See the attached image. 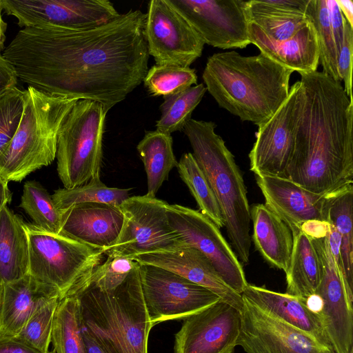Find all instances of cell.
Masks as SVG:
<instances>
[{"label": "cell", "instance_id": "1", "mask_svg": "<svg viewBox=\"0 0 353 353\" xmlns=\"http://www.w3.org/2000/svg\"><path fill=\"white\" fill-rule=\"evenodd\" d=\"M146 14L130 10L104 25L25 27L3 51L18 79L43 92L95 101L107 113L148 70Z\"/></svg>", "mask_w": 353, "mask_h": 353}, {"label": "cell", "instance_id": "2", "mask_svg": "<svg viewBox=\"0 0 353 353\" xmlns=\"http://www.w3.org/2000/svg\"><path fill=\"white\" fill-rule=\"evenodd\" d=\"M302 107L285 178L316 194L353 184V101L325 72L302 73Z\"/></svg>", "mask_w": 353, "mask_h": 353}, {"label": "cell", "instance_id": "3", "mask_svg": "<svg viewBox=\"0 0 353 353\" xmlns=\"http://www.w3.org/2000/svg\"><path fill=\"white\" fill-rule=\"evenodd\" d=\"M293 72L261 52L245 57L232 50L209 57L202 78L221 108L259 126L287 99Z\"/></svg>", "mask_w": 353, "mask_h": 353}, {"label": "cell", "instance_id": "4", "mask_svg": "<svg viewBox=\"0 0 353 353\" xmlns=\"http://www.w3.org/2000/svg\"><path fill=\"white\" fill-rule=\"evenodd\" d=\"M139 265L112 292L85 284L71 295L79 300L82 328L105 353H148L153 326L143 299Z\"/></svg>", "mask_w": 353, "mask_h": 353}, {"label": "cell", "instance_id": "5", "mask_svg": "<svg viewBox=\"0 0 353 353\" xmlns=\"http://www.w3.org/2000/svg\"><path fill=\"white\" fill-rule=\"evenodd\" d=\"M212 121L190 119L183 131L217 200L230 245L241 264L250 261V210L247 190L234 155Z\"/></svg>", "mask_w": 353, "mask_h": 353}, {"label": "cell", "instance_id": "6", "mask_svg": "<svg viewBox=\"0 0 353 353\" xmlns=\"http://www.w3.org/2000/svg\"><path fill=\"white\" fill-rule=\"evenodd\" d=\"M18 128L0 157V179L8 183L55 159L59 134L77 99L53 95L28 86Z\"/></svg>", "mask_w": 353, "mask_h": 353}, {"label": "cell", "instance_id": "7", "mask_svg": "<svg viewBox=\"0 0 353 353\" xmlns=\"http://www.w3.org/2000/svg\"><path fill=\"white\" fill-rule=\"evenodd\" d=\"M29 241V272L56 288L61 299L72 295L102 263L103 250L61 233L25 223Z\"/></svg>", "mask_w": 353, "mask_h": 353}, {"label": "cell", "instance_id": "8", "mask_svg": "<svg viewBox=\"0 0 353 353\" xmlns=\"http://www.w3.org/2000/svg\"><path fill=\"white\" fill-rule=\"evenodd\" d=\"M106 112L100 103L76 102L59 134L57 172L65 188L71 189L100 176Z\"/></svg>", "mask_w": 353, "mask_h": 353}, {"label": "cell", "instance_id": "9", "mask_svg": "<svg viewBox=\"0 0 353 353\" xmlns=\"http://www.w3.org/2000/svg\"><path fill=\"white\" fill-rule=\"evenodd\" d=\"M168 203L147 195L130 196L119 208L123 226L115 243L104 251L112 256H134L175 251L188 246L170 225Z\"/></svg>", "mask_w": 353, "mask_h": 353}, {"label": "cell", "instance_id": "10", "mask_svg": "<svg viewBox=\"0 0 353 353\" xmlns=\"http://www.w3.org/2000/svg\"><path fill=\"white\" fill-rule=\"evenodd\" d=\"M139 273L152 326L167 321L183 319L221 300L207 288L158 266L140 264Z\"/></svg>", "mask_w": 353, "mask_h": 353}, {"label": "cell", "instance_id": "11", "mask_svg": "<svg viewBox=\"0 0 353 353\" xmlns=\"http://www.w3.org/2000/svg\"><path fill=\"white\" fill-rule=\"evenodd\" d=\"M301 107L302 88L298 81L276 112L258 126L256 139L249 153L250 170L254 175L285 178L293 154Z\"/></svg>", "mask_w": 353, "mask_h": 353}, {"label": "cell", "instance_id": "12", "mask_svg": "<svg viewBox=\"0 0 353 353\" xmlns=\"http://www.w3.org/2000/svg\"><path fill=\"white\" fill-rule=\"evenodd\" d=\"M167 216L186 244L200 251L223 281L241 294L248 285L243 265L220 229L199 210L178 204L168 205Z\"/></svg>", "mask_w": 353, "mask_h": 353}, {"label": "cell", "instance_id": "13", "mask_svg": "<svg viewBox=\"0 0 353 353\" xmlns=\"http://www.w3.org/2000/svg\"><path fill=\"white\" fill-rule=\"evenodd\" d=\"M145 36L149 55L157 65L190 67L205 43L188 21L167 0L148 3Z\"/></svg>", "mask_w": 353, "mask_h": 353}, {"label": "cell", "instance_id": "14", "mask_svg": "<svg viewBox=\"0 0 353 353\" xmlns=\"http://www.w3.org/2000/svg\"><path fill=\"white\" fill-rule=\"evenodd\" d=\"M3 10L20 27L51 26L68 29L94 28L121 14L108 0H1Z\"/></svg>", "mask_w": 353, "mask_h": 353}, {"label": "cell", "instance_id": "15", "mask_svg": "<svg viewBox=\"0 0 353 353\" xmlns=\"http://www.w3.org/2000/svg\"><path fill=\"white\" fill-rule=\"evenodd\" d=\"M201 36L221 49L250 44L246 2L242 0H167Z\"/></svg>", "mask_w": 353, "mask_h": 353}, {"label": "cell", "instance_id": "16", "mask_svg": "<svg viewBox=\"0 0 353 353\" xmlns=\"http://www.w3.org/2000/svg\"><path fill=\"white\" fill-rule=\"evenodd\" d=\"M312 239L321 267V281L315 294L321 301L317 312L334 353H353L352 301L331 252L327 236Z\"/></svg>", "mask_w": 353, "mask_h": 353}, {"label": "cell", "instance_id": "17", "mask_svg": "<svg viewBox=\"0 0 353 353\" xmlns=\"http://www.w3.org/2000/svg\"><path fill=\"white\" fill-rule=\"evenodd\" d=\"M243 300L236 345L246 353H334L307 333Z\"/></svg>", "mask_w": 353, "mask_h": 353}, {"label": "cell", "instance_id": "18", "mask_svg": "<svg viewBox=\"0 0 353 353\" xmlns=\"http://www.w3.org/2000/svg\"><path fill=\"white\" fill-rule=\"evenodd\" d=\"M174 335V353H234L241 312L219 300L183 319Z\"/></svg>", "mask_w": 353, "mask_h": 353}, {"label": "cell", "instance_id": "19", "mask_svg": "<svg viewBox=\"0 0 353 353\" xmlns=\"http://www.w3.org/2000/svg\"><path fill=\"white\" fill-rule=\"evenodd\" d=\"M255 179L265 204L288 225L293 236L300 232L301 224L307 221H325L329 193H314L281 176L255 175Z\"/></svg>", "mask_w": 353, "mask_h": 353}, {"label": "cell", "instance_id": "20", "mask_svg": "<svg viewBox=\"0 0 353 353\" xmlns=\"http://www.w3.org/2000/svg\"><path fill=\"white\" fill-rule=\"evenodd\" d=\"M63 211L61 234L103 253L115 243L123 226V215L119 206L85 203Z\"/></svg>", "mask_w": 353, "mask_h": 353}, {"label": "cell", "instance_id": "21", "mask_svg": "<svg viewBox=\"0 0 353 353\" xmlns=\"http://www.w3.org/2000/svg\"><path fill=\"white\" fill-rule=\"evenodd\" d=\"M132 259L140 264L153 265L176 273L210 290L240 312L242 310L241 294L230 288L210 261L193 247L187 246L172 252L142 254Z\"/></svg>", "mask_w": 353, "mask_h": 353}, {"label": "cell", "instance_id": "22", "mask_svg": "<svg viewBox=\"0 0 353 353\" xmlns=\"http://www.w3.org/2000/svg\"><path fill=\"white\" fill-rule=\"evenodd\" d=\"M56 296L60 297L56 288L37 280L29 273L20 279L3 285L0 339L17 336L32 314Z\"/></svg>", "mask_w": 353, "mask_h": 353}, {"label": "cell", "instance_id": "23", "mask_svg": "<svg viewBox=\"0 0 353 353\" xmlns=\"http://www.w3.org/2000/svg\"><path fill=\"white\" fill-rule=\"evenodd\" d=\"M241 296L271 316L307 333L333 350L319 313L307 302L286 293L249 283Z\"/></svg>", "mask_w": 353, "mask_h": 353}, {"label": "cell", "instance_id": "24", "mask_svg": "<svg viewBox=\"0 0 353 353\" xmlns=\"http://www.w3.org/2000/svg\"><path fill=\"white\" fill-rule=\"evenodd\" d=\"M250 43L276 63L299 74L316 71L319 50L313 26L309 23L295 35L283 41L271 39L255 23H249Z\"/></svg>", "mask_w": 353, "mask_h": 353}, {"label": "cell", "instance_id": "25", "mask_svg": "<svg viewBox=\"0 0 353 353\" xmlns=\"http://www.w3.org/2000/svg\"><path fill=\"white\" fill-rule=\"evenodd\" d=\"M255 248L271 266L286 272L294 244L288 225L265 204L250 208Z\"/></svg>", "mask_w": 353, "mask_h": 353}, {"label": "cell", "instance_id": "26", "mask_svg": "<svg viewBox=\"0 0 353 353\" xmlns=\"http://www.w3.org/2000/svg\"><path fill=\"white\" fill-rule=\"evenodd\" d=\"M307 0H250L246 8L250 22L271 39H290L308 23L304 10Z\"/></svg>", "mask_w": 353, "mask_h": 353}, {"label": "cell", "instance_id": "27", "mask_svg": "<svg viewBox=\"0 0 353 353\" xmlns=\"http://www.w3.org/2000/svg\"><path fill=\"white\" fill-rule=\"evenodd\" d=\"M29 272V241L25 223L7 205L0 210V283L13 282Z\"/></svg>", "mask_w": 353, "mask_h": 353}, {"label": "cell", "instance_id": "28", "mask_svg": "<svg viewBox=\"0 0 353 353\" xmlns=\"http://www.w3.org/2000/svg\"><path fill=\"white\" fill-rule=\"evenodd\" d=\"M286 275V294L305 302L316 294L321 267L312 239L301 231L294 235V244Z\"/></svg>", "mask_w": 353, "mask_h": 353}, {"label": "cell", "instance_id": "29", "mask_svg": "<svg viewBox=\"0 0 353 353\" xmlns=\"http://www.w3.org/2000/svg\"><path fill=\"white\" fill-rule=\"evenodd\" d=\"M353 184L328 194L325 221L331 223L341 238L342 274L347 295L353 301Z\"/></svg>", "mask_w": 353, "mask_h": 353}, {"label": "cell", "instance_id": "30", "mask_svg": "<svg viewBox=\"0 0 353 353\" xmlns=\"http://www.w3.org/2000/svg\"><path fill=\"white\" fill-rule=\"evenodd\" d=\"M172 143L171 134L155 130L147 132L137 146L147 175L148 196L156 197L171 170L177 166Z\"/></svg>", "mask_w": 353, "mask_h": 353}, {"label": "cell", "instance_id": "31", "mask_svg": "<svg viewBox=\"0 0 353 353\" xmlns=\"http://www.w3.org/2000/svg\"><path fill=\"white\" fill-rule=\"evenodd\" d=\"M51 342L54 353H87L82 334L80 305L76 296H68L59 301Z\"/></svg>", "mask_w": 353, "mask_h": 353}, {"label": "cell", "instance_id": "32", "mask_svg": "<svg viewBox=\"0 0 353 353\" xmlns=\"http://www.w3.org/2000/svg\"><path fill=\"white\" fill-rule=\"evenodd\" d=\"M176 168L181 179L196 201L199 211L219 229L224 227L223 219L217 200L193 154L190 152L183 154Z\"/></svg>", "mask_w": 353, "mask_h": 353}, {"label": "cell", "instance_id": "33", "mask_svg": "<svg viewBox=\"0 0 353 353\" xmlns=\"http://www.w3.org/2000/svg\"><path fill=\"white\" fill-rule=\"evenodd\" d=\"M304 13L316 32L319 63L323 67V72L341 81L338 72L339 52L332 31L326 0H307Z\"/></svg>", "mask_w": 353, "mask_h": 353}, {"label": "cell", "instance_id": "34", "mask_svg": "<svg viewBox=\"0 0 353 353\" xmlns=\"http://www.w3.org/2000/svg\"><path fill=\"white\" fill-rule=\"evenodd\" d=\"M206 91L204 84L200 83L163 97L164 101L160 106L161 114L157 121L156 130L169 134L183 130Z\"/></svg>", "mask_w": 353, "mask_h": 353}, {"label": "cell", "instance_id": "35", "mask_svg": "<svg viewBox=\"0 0 353 353\" xmlns=\"http://www.w3.org/2000/svg\"><path fill=\"white\" fill-rule=\"evenodd\" d=\"M19 207L38 228L61 233L63 211L56 206L52 196L38 181H28L24 183Z\"/></svg>", "mask_w": 353, "mask_h": 353}, {"label": "cell", "instance_id": "36", "mask_svg": "<svg viewBox=\"0 0 353 353\" xmlns=\"http://www.w3.org/2000/svg\"><path fill=\"white\" fill-rule=\"evenodd\" d=\"M129 190L108 187L100 180V176H98L74 188L58 189L52 197L56 206L61 210L85 203H99L119 206L130 197Z\"/></svg>", "mask_w": 353, "mask_h": 353}, {"label": "cell", "instance_id": "37", "mask_svg": "<svg viewBox=\"0 0 353 353\" xmlns=\"http://www.w3.org/2000/svg\"><path fill=\"white\" fill-rule=\"evenodd\" d=\"M143 82L151 95L165 97L196 84L197 75L190 67L155 64L148 70Z\"/></svg>", "mask_w": 353, "mask_h": 353}, {"label": "cell", "instance_id": "38", "mask_svg": "<svg viewBox=\"0 0 353 353\" xmlns=\"http://www.w3.org/2000/svg\"><path fill=\"white\" fill-rule=\"evenodd\" d=\"M60 300L59 296H56L41 305L13 338L41 353H48L54 316Z\"/></svg>", "mask_w": 353, "mask_h": 353}, {"label": "cell", "instance_id": "39", "mask_svg": "<svg viewBox=\"0 0 353 353\" xmlns=\"http://www.w3.org/2000/svg\"><path fill=\"white\" fill-rule=\"evenodd\" d=\"M139 265V263L131 258L107 256L106 260L97 267L83 285L88 284L101 291L112 292Z\"/></svg>", "mask_w": 353, "mask_h": 353}, {"label": "cell", "instance_id": "40", "mask_svg": "<svg viewBox=\"0 0 353 353\" xmlns=\"http://www.w3.org/2000/svg\"><path fill=\"white\" fill-rule=\"evenodd\" d=\"M25 91L17 87L0 96V157L8 147L19 125Z\"/></svg>", "mask_w": 353, "mask_h": 353}, {"label": "cell", "instance_id": "41", "mask_svg": "<svg viewBox=\"0 0 353 353\" xmlns=\"http://www.w3.org/2000/svg\"><path fill=\"white\" fill-rule=\"evenodd\" d=\"M353 52V28L345 22L344 36L338 59V72L341 81L344 83V90L352 100V72Z\"/></svg>", "mask_w": 353, "mask_h": 353}, {"label": "cell", "instance_id": "42", "mask_svg": "<svg viewBox=\"0 0 353 353\" xmlns=\"http://www.w3.org/2000/svg\"><path fill=\"white\" fill-rule=\"evenodd\" d=\"M328 14L336 47L339 54L346 20L335 0H326Z\"/></svg>", "mask_w": 353, "mask_h": 353}, {"label": "cell", "instance_id": "43", "mask_svg": "<svg viewBox=\"0 0 353 353\" xmlns=\"http://www.w3.org/2000/svg\"><path fill=\"white\" fill-rule=\"evenodd\" d=\"M18 77L13 67L0 54V96L17 87Z\"/></svg>", "mask_w": 353, "mask_h": 353}, {"label": "cell", "instance_id": "44", "mask_svg": "<svg viewBox=\"0 0 353 353\" xmlns=\"http://www.w3.org/2000/svg\"><path fill=\"white\" fill-rule=\"evenodd\" d=\"M329 227L327 221L309 220L301 224L300 231L311 239H321L327 235Z\"/></svg>", "mask_w": 353, "mask_h": 353}, {"label": "cell", "instance_id": "45", "mask_svg": "<svg viewBox=\"0 0 353 353\" xmlns=\"http://www.w3.org/2000/svg\"><path fill=\"white\" fill-rule=\"evenodd\" d=\"M0 353H41L14 338L0 339Z\"/></svg>", "mask_w": 353, "mask_h": 353}, {"label": "cell", "instance_id": "46", "mask_svg": "<svg viewBox=\"0 0 353 353\" xmlns=\"http://www.w3.org/2000/svg\"><path fill=\"white\" fill-rule=\"evenodd\" d=\"M343 15L349 25L353 28V1L351 0H335Z\"/></svg>", "mask_w": 353, "mask_h": 353}, {"label": "cell", "instance_id": "47", "mask_svg": "<svg viewBox=\"0 0 353 353\" xmlns=\"http://www.w3.org/2000/svg\"><path fill=\"white\" fill-rule=\"evenodd\" d=\"M82 334L87 353H105L96 341L83 328Z\"/></svg>", "mask_w": 353, "mask_h": 353}, {"label": "cell", "instance_id": "48", "mask_svg": "<svg viewBox=\"0 0 353 353\" xmlns=\"http://www.w3.org/2000/svg\"><path fill=\"white\" fill-rule=\"evenodd\" d=\"M12 194L10 192L8 183L0 179V210L11 201Z\"/></svg>", "mask_w": 353, "mask_h": 353}, {"label": "cell", "instance_id": "49", "mask_svg": "<svg viewBox=\"0 0 353 353\" xmlns=\"http://www.w3.org/2000/svg\"><path fill=\"white\" fill-rule=\"evenodd\" d=\"M3 8L0 0V54L4 49V42L6 40V31L7 28V23L2 18Z\"/></svg>", "mask_w": 353, "mask_h": 353}, {"label": "cell", "instance_id": "50", "mask_svg": "<svg viewBox=\"0 0 353 353\" xmlns=\"http://www.w3.org/2000/svg\"><path fill=\"white\" fill-rule=\"evenodd\" d=\"M2 291H3V285L0 283V302H1V295H2Z\"/></svg>", "mask_w": 353, "mask_h": 353}, {"label": "cell", "instance_id": "51", "mask_svg": "<svg viewBox=\"0 0 353 353\" xmlns=\"http://www.w3.org/2000/svg\"><path fill=\"white\" fill-rule=\"evenodd\" d=\"M48 353H54V350H52L51 352H48Z\"/></svg>", "mask_w": 353, "mask_h": 353}]
</instances>
